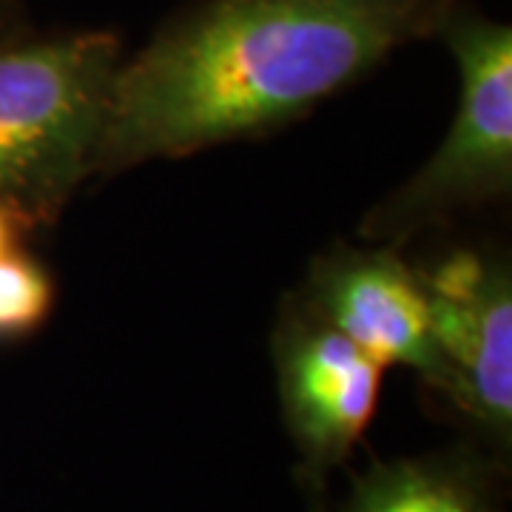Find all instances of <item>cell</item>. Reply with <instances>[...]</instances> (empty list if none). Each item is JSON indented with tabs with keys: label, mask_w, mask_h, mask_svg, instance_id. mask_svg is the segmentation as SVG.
Here are the masks:
<instances>
[{
	"label": "cell",
	"mask_w": 512,
	"mask_h": 512,
	"mask_svg": "<svg viewBox=\"0 0 512 512\" xmlns=\"http://www.w3.org/2000/svg\"><path fill=\"white\" fill-rule=\"evenodd\" d=\"M29 231H32V228L20 220L18 214H15L9 205H3V202H0V256H6L9 251H15V248L20 245V239L26 237Z\"/></svg>",
	"instance_id": "obj_9"
},
{
	"label": "cell",
	"mask_w": 512,
	"mask_h": 512,
	"mask_svg": "<svg viewBox=\"0 0 512 512\" xmlns=\"http://www.w3.org/2000/svg\"><path fill=\"white\" fill-rule=\"evenodd\" d=\"M274 359L296 444L319 467L342 461L373 419L384 367L319 322L299 299L282 313Z\"/></svg>",
	"instance_id": "obj_6"
},
{
	"label": "cell",
	"mask_w": 512,
	"mask_h": 512,
	"mask_svg": "<svg viewBox=\"0 0 512 512\" xmlns=\"http://www.w3.org/2000/svg\"><path fill=\"white\" fill-rule=\"evenodd\" d=\"M299 302L382 367H410L444 396L453 393L419 274L396 248H336L316 259Z\"/></svg>",
	"instance_id": "obj_5"
},
{
	"label": "cell",
	"mask_w": 512,
	"mask_h": 512,
	"mask_svg": "<svg viewBox=\"0 0 512 512\" xmlns=\"http://www.w3.org/2000/svg\"><path fill=\"white\" fill-rule=\"evenodd\" d=\"M345 512H490L478 478L456 461L421 458L376 467Z\"/></svg>",
	"instance_id": "obj_7"
},
{
	"label": "cell",
	"mask_w": 512,
	"mask_h": 512,
	"mask_svg": "<svg viewBox=\"0 0 512 512\" xmlns=\"http://www.w3.org/2000/svg\"><path fill=\"white\" fill-rule=\"evenodd\" d=\"M456 57L458 109L439 151L362 222L373 245L396 248L458 208L504 197L512 185V32L507 23L458 18L444 26Z\"/></svg>",
	"instance_id": "obj_3"
},
{
	"label": "cell",
	"mask_w": 512,
	"mask_h": 512,
	"mask_svg": "<svg viewBox=\"0 0 512 512\" xmlns=\"http://www.w3.org/2000/svg\"><path fill=\"white\" fill-rule=\"evenodd\" d=\"M433 339L447 362L456 402L467 416L510 441L512 430V279L501 256L456 251L416 271Z\"/></svg>",
	"instance_id": "obj_4"
},
{
	"label": "cell",
	"mask_w": 512,
	"mask_h": 512,
	"mask_svg": "<svg viewBox=\"0 0 512 512\" xmlns=\"http://www.w3.org/2000/svg\"><path fill=\"white\" fill-rule=\"evenodd\" d=\"M433 18L436 0H205L120 63L94 171L271 131Z\"/></svg>",
	"instance_id": "obj_1"
},
{
	"label": "cell",
	"mask_w": 512,
	"mask_h": 512,
	"mask_svg": "<svg viewBox=\"0 0 512 512\" xmlns=\"http://www.w3.org/2000/svg\"><path fill=\"white\" fill-rule=\"evenodd\" d=\"M120 63L109 32L0 43V202L32 231L94 171Z\"/></svg>",
	"instance_id": "obj_2"
},
{
	"label": "cell",
	"mask_w": 512,
	"mask_h": 512,
	"mask_svg": "<svg viewBox=\"0 0 512 512\" xmlns=\"http://www.w3.org/2000/svg\"><path fill=\"white\" fill-rule=\"evenodd\" d=\"M55 282L35 256L20 248L0 256V339L35 333L52 313Z\"/></svg>",
	"instance_id": "obj_8"
}]
</instances>
